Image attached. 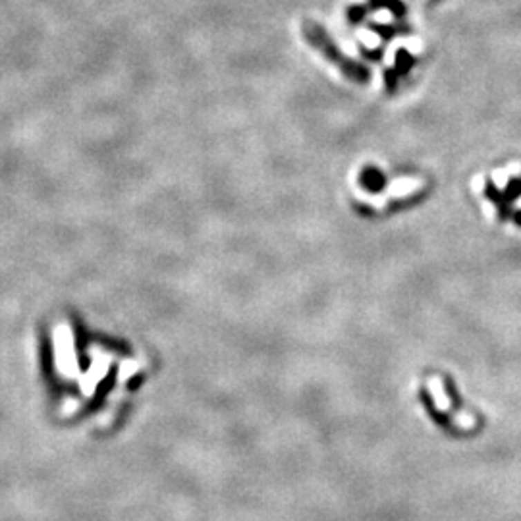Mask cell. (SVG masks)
I'll return each instance as SVG.
<instances>
[{
	"label": "cell",
	"instance_id": "obj_1",
	"mask_svg": "<svg viewBox=\"0 0 521 521\" xmlns=\"http://www.w3.org/2000/svg\"><path fill=\"white\" fill-rule=\"evenodd\" d=\"M415 398L427 417L450 437H473L483 428V413L464 400L448 372H423L415 382Z\"/></svg>",
	"mask_w": 521,
	"mask_h": 521
}]
</instances>
